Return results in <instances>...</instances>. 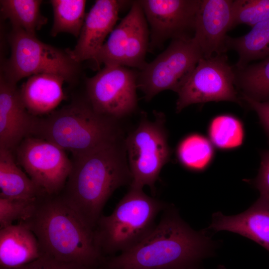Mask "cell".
<instances>
[{"label":"cell","instance_id":"cell-1","mask_svg":"<svg viewBox=\"0 0 269 269\" xmlns=\"http://www.w3.org/2000/svg\"><path fill=\"white\" fill-rule=\"evenodd\" d=\"M126 154L118 138L72 155L71 172L59 194L93 231L114 191L132 183Z\"/></svg>","mask_w":269,"mask_h":269},{"label":"cell","instance_id":"cell-2","mask_svg":"<svg viewBox=\"0 0 269 269\" xmlns=\"http://www.w3.org/2000/svg\"><path fill=\"white\" fill-rule=\"evenodd\" d=\"M214 243L167 207L153 231L131 250L106 260L105 269H193Z\"/></svg>","mask_w":269,"mask_h":269},{"label":"cell","instance_id":"cell-3","mask_svg":"<svg viewBox=\"0 0 269 269\" xmlns=\"http://www.w3.org/2000/svg\"><path fill=\"white\" fill-rule=\"evenodd\" d=\"M19 222L34 233L44 255L87 266L105 263L106 258L95 243L93 231L59 194L39 196L31 215Z\"/></svg>","mask_w":269,"mask_h":269},{"label":"cell","instance_id":"cell-4","mask_svg":"<svg viewBox=\"0 0 269 269\" xmlns=\"http://www.w3.org/2000/svg\"><path fill=\"white\" fill-rule=\"evenodd\" d=\"M168 206L146 195L142 188H130L112 214L102 215L93 231L95 243L105 257L133 248L155 228L157 215Z\"/></svg>","mask_w":269,"mask_h":269},{"label":"cell","instance_id":"cell-5","mask_svg":"<svg viewBox=\"0 0 269 269\" xmlns=\"http://www.w3.org/2000/svg\"><path fill=\"white\" fill-rule=\"evenodd\" d=\"M116 121L97 113L88 101H76L39 118L33 136L78 154L119 138Z\"/></svg>","mask_w":269,"mask_h":269},{"label":"cell","instance_id":"cell-6","mask_svg":"<svg viewBox=\"0 0 269 269\" xmlns=\"http://www.w3.org/2000/svg\"><path fill=\"white\" fill-rule=\"evenodd\" d=\"M11 48L3 77L16 85L21 79L42 73L57 75L70 82L78 72V63L67 53L38 39L21 29L12 28L9 37Z\"/></svg>","mask_w":269,"mask_h":269},{"label":"cell","instance_id":"cell-7","mask_svg":"<svg viewBox=\"0 0 269 269\" xmlns=\"http://www.w3.org/2000/svg\"><path fill=\"white\" fill-rule=\"evenodd\" d=\"M155 119L146 118L127 137L124 143L132 181L130 186L152 190L163 166L171 154L164 127V116L155 113Z\"/></svg>","mask_w":269,"mask_h":269},{"label":"cell","instance_id":"cell-8","mask_svg":"<svg viewBox=\"0 0 269 269\" xmlns=\"http://www.w3.org/2000/svg\"><path fill=\"white\" fill-rule=\"evenodd\" d=\"M202 58L193 37L172 39L163 52L137 73V88L147 101L164 90L177 93Z\"/></svg>","mask_w":269,"mask_h":269},{"label":"cell","instance_id":"cell-9","mask_svg":"<svg viewBox=\"0 0 269 269\" xmlns=\"http://www.w3.org/2000/svg\"><path fill=\"white\" fill-rule=\"evenodd\" d=\"M235 87L234 68L229 65L226 54L202 58L177 93L176 111L209 102L229 101L241 105Z\"/></svg>","mask_w":269,"mask_h":269},{"label":"cell","instance_id":"cell-10","mask_svg":"<svg viewBox=\"0 0 269 269\" xmlns=\"http://www.w3.org/2000/svg\"><path fill=\"white\" fill-rule=\"evenodd\" d=\"M137 73L128 67L105 65L87 79L88 101L97 113L117 120L137 107Z\"/></svg>","mask_w":269,"mask_h":269},{"label":"cell","instance_id":"cell-11","mask_svg":"<svg viewBox=\"0 0 269 269\" xmlns=\"http://www.w3.org/2000/svg\"><path fill=\"white\" fill-rule=\"evenodd\" d=\"M149 30L138 0L114 28L93 61L97 66L118 65L141 69L146 62L149 49Z\"/></svg>","mask_w":269,"mask_h":269},{"label":"cell","instance_id":"cell-12","mask_svg":"<svg viewBox=\"0 0 269 269\" xmlns=\"http://www.w3.org/2000/svg\"><path fill=\"white\" fill-rule=\"evenodd\" d=\"M15 150L18 163L44 193H60L72 168L71 160L64 149L46 140L30 136Z\"/></svg>","mask_w":269,"mask_h":269},{"label":"cell","instance_id":"cell-13","mask_svg":"<svg viewBox=\"0 0 269 269\" xmlns=\"http://www.w3.org/2000/svg\"><path fill=\"white\" fill-rule=\"evenodd\" d=\"M149 27V49L168 39L192 38L201 0H138Z\"/></svg>","mask_w":269,"mask_h":269},{"label":"cell","instance_id":"cell-14","mask_svg":"<svg viewBox=\"0 0 269 269\" xmlns=\"http://www.w3.org/2000/svg\"><path fill=\"white\" fill-rule=\"evenodd\" d=\"M232 0H201L193 39L203 57L225 54L227 32L232 28Z\"/></svg>","mask_w":269,"mask_h":269},{"label":"cell","instance_id":"cell-15","mask_svg":"<svg viewBox=\"0 0 269 269\" xmlns=\"http://www.w3.org/2000/svg\"><path fill=\"white\" fill-rule=\"evenodd\" d=\"M126 1L97 0L86 14L76 45L65 51L76 63L93 60L114 29L119 13Z\"/></svg>","mask_w":269,"mask_h":269},{"label":"cell","instance_id":"cell-16","mask_svg":"<svg viewBox=\"0 0 269 269\" xmlns=\"http://www.w3.org/2000/svg\"><path fill=\"white\" fill-rule=\"evenodd\" d=\"M39 117L30 114L16 85L1 75L0 81V148L13 152L25 138L33 136Z\"/></svg>","mask_w":269,"mask_h":269},{"label":"cell","instance_id":"cell-17","mask_svg":"<svg viewBox=\"0 0 269 269\" xmlns=\"http://www.w3.org/2000/svg\"><path fill=\"white\" fill-rule=\"evenodd\" d=\"M209 229L215 232L227 231L247 237L269 252V199L260 195L245 212L225 216L218 212L213 215Z\"/></svg>","mask_w":269,"mask_h":269},{"label":"cell","instance_id":"cell-18","mask_svg":"<svg viewBox=\"0 0 269 269\" xmlns=\"http://www.w3.org/2000/svg\"><path fill=\"white\" fill-rule=\"evenodd\" d=\"M43 255L36 236L23 223L0 229V268H18Z\"/></svg>","mask_w":269,"mask_h":269},{"label":"cell","instance_id":"cell-19","mask_svg":"<svg viewBox=\"0 0 269 269\" xmlns=\"http://www.w3.org/2000/svg\"><path fill=\"white\" fill-rule=\"evenodd\" d=\"M61 76L48 73L29 77L19 89L22 101L28 112L37 117L49 115L66 97Z\"/></svg>","mask_w":269,"mask_h":269},{"label":"cell","instance_id":"cell-20","mask_svg":"<svg viewBox=\"0 0 269 269\" xmlns=\"http://www.w3.org/2000/svg\"><path fill=\"white\" fill-rule=\"evenodd\" d=\"M0 197L10 198L33 199L45 193L17 166L12 151L4 148H0Z\"/></svg>","mask_w":269,"mask_h":269},{"label":"cell","instance_id":"cell-21","mask_svg":"<svg viewBox=\"0 0 269 269\" xmlns=\"http://www.w3.org/2000/svg\"><path fill=\"white\" fill-rule=\"evenodd\" d=\"M227 50H233L238 55L234 67L241 69L255 60L269 55V19L258 23L246 34L238 37L228 36Z\"/></svg>","mask_w":269,"mask_h":269},{"label":"cell","instance_id":"cell-22","mask_svg":"<svg viewBox=\"0 0 269 269\" xmlns=\"http://www.w3.org/2000/svg\"><path fill=\"white\" fill-rule=\"evenodd\" d=\"M0 10L3 17L8 19L12 28H20L35 35L47 22L40 11L42 0H1Z\"/></svg>","mask_w":269,"mask_h":269},{"label":"cell","instance_id":"cell-23","mask_svg":"<svg viewBox=\"0 0 269 269\" xmlns=\"http://www.w3.org/2000/svg\"><path fill=\"white\" fill-rule=\"evenodd\" d=\"M234 68L235 86L242 95L257 101L269 102V55L242 69Z\"/></svg>","mask_w":269,"mask_h":269},{"label":"cell","instance_id":"cell-24","mask_svg":"<svg viewBox=\"0 0 269 269\" xmlns=\"http://www.w3.org/2000/svg\"><path fill=\"white\" fill-rule=\"evenodd\" d=\"M177 158L182 166L194 171H201L210 164L214 155L213 144L198 134L187 135L179 143Z\"/></svg>","mask_w":269,"mask_h":269},{"label":"cell","instance_id":"cell-25","mask_svg":"<svg viewBox=\"0 0 269 269\" xmlns=\"http://www.w3.org/2000/svg\"><path fill=\"white\" fill-rule=\"evenodd\" d=\"M53 24L51 35L55 36L67 32L75 37L79 36L86 14L85 0H51Z\"/></svg>","mask_w":269,"mask_h":269},{"label":"cell","instance_id":"cell-26","mask_svg":"<svg viewBox=\"0 0 269 269\" xmlns=\"http://www.w3.org/2000/svg\"><path fill=\"white\" fill-rule=\"evenodd\" d=\"M208 134L213 145L221 149H230L242 144L244 129L239 119L231 115L223 114L211 120Z\"/></svg>","mask_w":269,"mask_h":269},{"label":"cell","instance_id":"cell-27","mask_svg":"<svg viewBox=\"0 0 269 269\" xmlns=\"http://www.w3.org/2000/svg\"><path fill=\"white\" fill-rule=\"evenodd\" d=\"M269 19V0H233L232 28L241 24L252 27Z\"/></svg>","mask_w":269,"mask_h":269},{"label":"cell","instance_id":"cell-28","mask_svg":"<svg viewBox=\"0 0 269 269\" xmlns=\"http://www.w3.org/2000/svg\"><path fill=\"white\" fill-rule=\"evenodd\" d=\"M37 198L22 199L0 197V229L12 225L14 221L19 222L28 218L34 209Z\"/></svg>","mask_w":269,"mask_h":269},{"label":"cell","instance_id":"cell-29","mask_svg":"<svg viewBox=\"0 0 269 269\" xmlns=\"http://www.w3.org/2000/svg\"><path fill=\"white\" fill-rule=\"evenodd\" d=\"M104 269V266H87L74 263L61 261L43 255L37 260L14 269Z\"/></svg>","mask_w":269,"mask_h":269},{"label":"cell","instance_id":"cell-30","mask_svg":"<svg viewBox=\"0 0 269 269\" xmlns=\"http://www.w3.org/2000/svg\"><path fill=\"white\" fill-rule=\"evenodd\" d=\"M259 173L254 184L261 196L269 199V150L263 151Z\"/></svg>","mask_w":269,"mask_h":269},{"label":"cell","instance_id":"cell-31","mask_svg":"<svg viewBox=\"0 0 269 269\" xmlns=\"http://www.w3.org/2000/svg\"><path fill=\"white\" fill-rule=\"evenodd\" d=\"M240 97L242 100L246 102L256 112L269 137V102L257 101L242 94Z\"/></svg>","mask_w":269,"mask_h":269}]
</instances>
